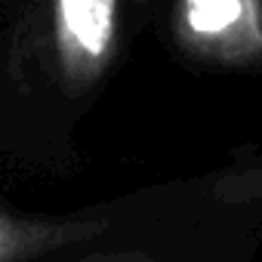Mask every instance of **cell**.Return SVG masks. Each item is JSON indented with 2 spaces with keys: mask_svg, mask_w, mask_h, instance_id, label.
Returning <instances> with one entry per match:
<instances>
[{
  "mask_svg": "<svg viewBox=\"0 0 262 262\" xmlns=\"http://www.w3.org/2000/svg\"><path fill=\"white\" fill-rule=\"evenodd\" d=\"M176 43L216 65L262 62V0H179Z\"/></svg>",
  "mask_w": 262,
  "mask_h": 262,
  "instance_id": "cell-2",
  "label": "cell"
},
{
  "mask_svg": "<svg viewBox=\"0 0 262 262\" xmlns=\"http://www.w3.org/2000/svg\"><path fill=\"white\" fill-rule=\"evenodd\" d=\"M120 0H53L50 40L59 83L83 93L105 74L117 50Z\"/></svg>",
  "mask_w": 262,
  "mask_h": 262,
  "instance_id": "cell-1",
  "label": "cell"
},
{
  "mask_svg": "<svg viewBox=\"0 0 262 262\" xmlns=\"http://www.w3.org/2000/svg\"><path fill=\"white\" fill-rule=\"evenodd\" d=\"M102 222H80V219H34L16 216L7 210L0 216V262H25L47 250H56L71 241H83L96 234Z\"/></svg>",
  "mask_w": 262,
  "mask_h": 262,
  "instance_id": "cell-3",
  "label": "cell"
},
{
  "mask_svg": "<svg viewBox=\"0 0 262 262\" xmlns=\"http://www.w3.org/2000/svg\"><path fill=\"white\" fill-rule=\"evenodd\" d=\"M80 262H155V259H148L145 253H99Z\"/></svg>",
  "mask_w": 262,
  "mask_h": 262,
  "instance_id": "cell-4",
  "label": "cell"
}]
</instances>
